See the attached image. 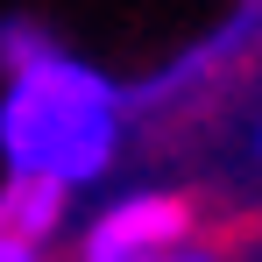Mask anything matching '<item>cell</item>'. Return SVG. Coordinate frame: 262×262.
Returning <instances> with one entry per match:
<instances>
[{
  "mask_svg": "<svg viewBox=\"0 0 262 262\" xmlns=\"http://www.w3.org/2000/svg\"><path fill=\"white\" fill-rule=\"evenodd\" d=\"M114 142H121L114 78L64 57L50 36L21 64H7V92H0V163H7V177H57L64 191H78L92 177H106Z\"/></svg>",
  "mask_w": 262,
  "mask_h": 262,
  "instance_id": "obj_1",
  "label": "cell"
},
{
  "mask_svg": "<svg viewBox=\"0 0 262 262\" xmlns=\"http://www.w3.org/2000/svg\"><path fill=\"white\" fill-rule=\"evenodd\" d=\"M177 234H184V199L142 191V199H121L85 234V262H149V255H170Z\"/></svg>",
  "mask_w": 262,
  "mask_h": 262,
  "instance_id": "obj_2",
  "label": "cell"
},
{
  "mask_svg": "<svg viewBox=\"0 0 262 262\" xmlns=\"http://www.w3.org/2000/svg\"><path fill=\"white\" fill-rule=\"evenodd\" d=\"M64 184L57 177H7L0 184V227L7 234H21V241H50L57 227H64Z\"/></svg>",
  "mask_w": 262,
  "mask_h": 262,
  "instance_id": "obj_3",
  "label": "cell"
},
{
  "mask_svg": "<svg viewBox=\"0 0 262 262\" xmlns=\"http://www.w3.org/2000/svg\"><path fill=\"white\" fill-rule=\"evenodd\" d=\"M0 262H36V241H21V234L0 227Z\"/></svg>",
  "mask_w": 262,
  "mask_h": 262,
  "instance_id": "obj_4",
  "label": "cell"
},
{
  "mask_svg": "<svg viewBox=\"0 0 262 262\" xmlns=\"http://www.w3.org/2000/svg\"><path fill=\"white\" fill-rule=\"evenodd\" d=\"M149 262H213V255H199V248H170V255H149Z\"/></svg>",
  "mask_w": 262,
  "mask_h": 262,
  "instance_id": "obj_5",
  "label": "cell"
}]
</instances>
